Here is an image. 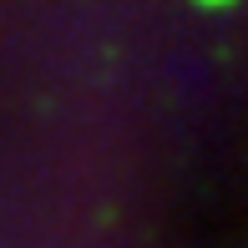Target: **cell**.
<instances>
[{"mask_svg":"<svg viewBox=\"0 0 248 248\" xmlns=\"http://www.w3.org/2000/svg\"><path fill=\"white\" fill-rule=\"evenodd\" d=\"M193 5H202V10H228L233 0H193Z\"/></svg>","mask_w":248,"mask_h":248,"instance_id":"6da1fadb","label":"cell"}]
</instances>
